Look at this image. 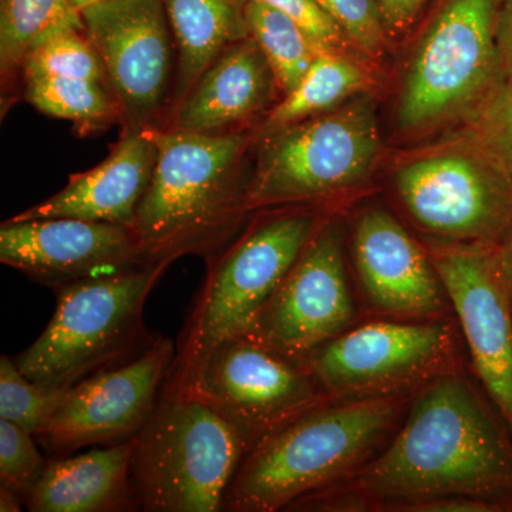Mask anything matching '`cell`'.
Segmentation results:
<instances>
[{
	"label": "cell",
	"mask_w": 512,
	"mask_h": 512,
	"mask_svg": "<svg viewBox=\"0 0 512 512\" xmlns=\"http://www.w3.org/2000/svg\"><path fill=\"white\" fill-rule=\"evenodd\" d=\"M497 42L500 50L501 69L512 72V0H505L497 20Z\"/></svg>",
	"instance_id": "e575fe53"
},
{
	"label": "cell",
	"mask_w": 512,
	"mask_h": 512,
	"mask_svg": "<svg viewBox=\"0 0 512 512\" xmlns=\"http://www.w3.org/2000/svg\"><path fill=\"white\" fill-rule=\"evenodd\" d=\"M156 140V168L133 225L141 264L170 268L183 256L211 261L252 215L245 163L256 133L157 127Z\"/></svg>",
	"instance_id": "7a4b0ae2"
},
{
	"label": "cell",
	"mask_w": 512,
	"mask_h": 512,
	"mask_svg": "<svg viewBox=\"0 0 512 512\" xmlns=\"http://www.w3.org/2000/svg\"><path fill=\"white\" fill-rule=\"evenodd\" d=\"M365 316L350 272L348 221L333 211L242 338L306 365Z\"/></svg>",
	"instance_id": "30bf717a"
},
{
	"label": "cell",
	"mask_w": 512,
	"mask_h": 512,
	"mask_svg": "<svg viewBox=\"0 0 512 512\" xmlns=\"http://www.w3.org/2000/svg\"><path fill=\"white\" fill-rule=\"evenodd\" d=\"M322 8L345 30L356 49L369 56H380L386 43V30L375 0H318Z\"/></svg>",
	"instance_id": "f546056e"
},
{
	"label": "cell",
	"mask_w": 512,
	"mask_h": 512,
	"mask_svg": "<svg viewBox=\"0 0 512 512\" xmlns=\"http://www.w3.org/2000/svg\"><path fill=\"white\" fill-rule=\"evenodd\" d=\"M64 28H84L72 0H0V70L3 83L22 72L26 55Z\"/></svg>",
	"instance_id": "cb8c5ba5"
},
{
	"label": "cell",
	"mask_w": 512,
	"mask_h": 512,
	"mask_svg": "<svg viewBox=\"0 0 512 512\" xmlns=\"http://www.w3.org/2000/svg\"><path fill=\"white\" fill-rule=\"evenodd\" d=\"M124 128L157 127L170 109L175 45L164 0H106L80 12Z\"/></svg>",
	"instance_id": "4fadbf2b"
},
{
	"label": "cell",
	"mask_w": 512,
	"mask_h": 512,
	"mask_svg": "<svg viewBox=\"0 0 512 512\" xmlns=\"http://www.w3.org/2000/svg\"><path fill=\"white\" fill-rule=\"evenodd\" d=\"M168 266L137 265L57 289L46 329L15 357L20 372L47 387L70 389L140 356L156 340L144 308Z\"/></svg>",
	"instance_id": "8992f818"
},
{
	"label": "cell",
	"mask_w": 512,
	"mask_h": 512,
	"mask_svg": "<svg viewBox=\"0 0 512 512\" xmlns=\"http://www.w3.org/2000/svg\"><path fill=\"white\" fill-rule=\"evenodd\" d=\"M247 16L249 35L261 47L285 96L298 86L322 50L278 10L249 0Z\"/></svg>",
	"instance_id": "d4e9b609"
},
{
	"label": "cell",
	"mask_w": 512,
	"mask_h": 512,
	"mask_svg": "<svg viewBox=\"0 0 512 512\" xmlns=\"http://www.w3.org/2000/svg\"><path fill=\"white\" fill-rule=\"evenodd\" d=\"M350 272L366 316L446 319L454 315L426 244L383 205L362 208L348 231Z\"/></svg>",
	"instance_id": "5bb4252c"
},
{
	"label": "cell",
	"mask_w": 512,
	"mask_h": 512,
	"mask_svg": "<svg viewBox=\"0 0 512 512\" xmlns=\"http://www.w3.org/2000/svg\"><path fill=\"white\" fill-rule=\"evenodd\" d=\"M413 396L333 399L303 414L244 457L224 511H286L356 476L393 439Z\"/></svg>",
	"instance_id": "3957f363"
},
{
	"label": "cell",
	"mask_w": 512,
	"mask_h": 512,
	"mask_svg": "<svg viewBox=\"0 0 512 512\" xmlns=\"http://www.w3.org/2000/svg\"><path fill=\"white\" fill-rule=\"evenodd\" d=\"M175 353L173 340L157 336L140 356L74 384L37 441L57 458L133 439L156 407Z\"/></svg>",
	"instance_id": "9a60e30c"
},
{
	"label": "cell",
	"mask_w": 512,
	"mask_h": 512,
	"mask_svg": "<svg viewBox=\"0 0 512 512\" xmlns=\"http://www.w3.org/2000/svg\"><path fill=\"white\" fill-rule=\"evenodd\" d=\"M67 390L33 382L20 372L15 359L0 357V419L36 436L59 410Z\"/></svg>",
	"instance_id": "83f0119b"
},
{
	"label": "cell",
	"mask_w": 512,
	"mask_h": 512,
	"mask_svg": "<svg viewBox=\"0 0 512 512\" xmlns=\"http://www.w3.org/2000/svg\"><path fill=\"white\" fill-rule=\"evenodd\" d=\"M0 262L55 292L143 265L133 228L77 218L3 222Z\"/></svg>",
	"instance_id": "e0dca14e"
},
{
	"label": "cell",
	"mask_w": 512,
	"mask_h": 512,
	"mask_svg": "<svg viewBox=\"0 0 512 512\" xmlns=\"http://www.w3.org/2000/svg\"><path fill=\"white\" fill-rule=\"evenodd\" d=\"M372 84V74L349 53L320 52L298 86L282 96L256 128V137L336 109L365 94Z\"/></svg>",
	"instance_id": "7402d4cb"
},
{
	"label": "cell",
	"mask_w": 512,
	"mask_h": 512,
	"mask_svg": "<svg viewBox=\"0 0 512 512\" xmlns=\"http://www.w3.org/2000/svg\"><path fill=\"white\" fill-rule=\"evenodd\" d=\"M256 140L247 192L251 214L289 205H329L369 181L382 147L370 96H357Z\"/></svg>",
	"instance_id": "52a82bcc"
},
{
	"label": "cell",
	"mask_w": 512,
	"mask_h": 512,
	"mask_svg": "<svg viewBox=\"0 0 512 512\" xmlns=\"http://www.w3.org/2000/svg\"><path fill=\"white\" fill-rule=\"evenodd\" d=\"M180 386H190L228 420L248 453L303 414L333 400L308 366L248 338L218 343Z\"/></svg>",
	"instance_id": "7c38bea8"
},
{
	"label": "cell",
	"mask_w": 512,
	"mask_h": 512,
	"mask_svg": "<svg viewBox=\"0 0 512 512\" xmlns=\"http://www.w3.org/2000/svg\"><path fill=\"white\" fill-rule=\"evenodd\" d=\"M25 507V498L8 487L0 485V511L20 512Z\"/></svg>",
	"instance_id": "d590c367"
},
{
	"label": "cell",
	"mask_w": 512,
	"mask_h": 512,
	"mask_svg": "<svg viewBox=\"0 0 512 512\" xmlns=\"http://www.w3.org/2000/svg\"><path fill=\"white\" fill-rule=\"evenodd\" d=\"M106 2V0H72L74 8L82 12L83 9L89 6L97 5V3Z\"/></svg>",
	"instance_id": "8d00e7d4"
},
{
	"label": "cell",
	"mask_w": 512,
	"mask_h": 512,
	"mask_svg": "<svg viewBox=\"0 0 512 512\" xmlns=\"http://www.w3.org/2000/svg\"><path fill=\"white\" fill-rule=\"evenodd\" d=\"M498 0H448L424 33L400 93L397 123L416 134L464 120L503 76Z\"/></svg>",
	"instance_id": "9c48e42d"
},
{
	"label": "cell",
	"mask_w": 512,
	"mask_h": 512,
	"mask_svg": "<svg viewBox=\"0 0 512 512\" xmlns=\"http://www.w3.org/2000/svg\"><path fill=\"white\" fill-rule=\"evenodd\" d=\"M157 127L124 128L106 160L73 174L62 191L10 218H77L133 228L157 163Z\"/></svg>",
	"instance_id": "ac0fdd59"
},
{
	"label": "cell",
	"mask_w": 512,
	"mask_h": 512,
	"mask_svg": "<svg viewBox=\"0 0 512 512\" xmlns=\"http://www.w3.org/2000/svg\"><path fill=\"white\" fill-rule=\"evenodd\" d=\"M393 188L424 239L495 247L512 234V184L463 148L443 144L400 165Z\"/></svg>",
	"instance_id": "8fae6325"
},
{
	"label": "cell",
	"mask_w": 512,
	"mask_h": 512,
	"mask_svg": "<svg viewBox=\"0 0 512 512\" xmlns=\"http://www.w3.org/2000/svg\"><path fill=\"white\" fill-rule=\"evenodd\" d=\"M423 241L460 323L471 372L512 434V305L491 247Z\"/></svg>",
	"instance_id": "2e32d148"
},
{
	"label": "cell",
	"mask_w": 512,
	"mask_h": 512,
	"mask_svg": "<svg viewBox=\"0 0 512 512\" xmlns=\"http://www.w3.org/2000/svg\"><path fill=\"white\" fill-rule=\"evenodd\" d=\"M406 512H497L493 505L470 497H441L410 505Z\"/></svg>",
	"instance_id": "d6a6232c"
},
{
	"label": "cell",
	"mask_w": 512,
	"mask_h": 512,
	"mask_svg": "<svg viewBox=\"0 0 512 512\" xmlns=\"http://www.w3.org/2000/svg\"><path fill=\"white\" fill-rule=\"evenodd\" d=\"M278 10L305 30L322 52H346L353 46L345 30L322 8L318 0H254ZM355 47V46H353Z\"/></svg>",
	"instance_id": "4dcf8cb0"
},
{
	"label": "cell",
	"mask_w": 512,
	"mask_h": 512,
	"mask_svg": "<svg viewBox=\"0 0 512 512\" xmlns=\"http://www.w3.org/2000/svg\"><path fill=\"white\" fill-rule=\"evenodd\" d=\"M22 79L60 76L107 84L106 69L84 28H64L47 36L26 55Z\"/></svg>",
	"instance_id": "4316f807"
},
{
	"label": "cell",
	"mask_w": 512,
	"mask_h": 512,
	"mask_svg": "<svg viewBox=\"0 0 512 512\" xmlns=\"http://www.w3.org/2000/svg\"><path fill=\"white\" fill-rule=\"evenodd\" d=\"M386 35H402L412 28L427 0H375Z\"/></svg>",
	"instance_id": "1f68e13d"
},
{
	"label": "cell",
	"mask_w": 512,
	"mask_h": 512,
	"mask_svg": "<svg viewBox=\"0 0 512 512\" xmlns=\"http://www.w3.org/2000/svg\"><path fill=\"white\" fill-rule=\"evenodd\" d=\"M248 448L235 427L190 386L165 380L136 436L131 480L148 512L224 511Z\"/></svg>",
	"instance_id": "5b68a950"
},
{
	"label": "cell",
	"mask_w": 512,
	"mask_h": 512,
	"mask_svg": "<svg viewBox=\"0 0 512 512\" xmlns=\"http://www.w3.org/2000/svg\"><path fill=\"white\" fill-rule=\"evenodd\" d=\"M136 437L47 461L26 497L30 512H124L141 510L133 480Z\"/></svg>",
	"instance_id": "ffe728a7"
},
{
	"label": "cell",
	"mask_w": 512,
	"mask_h": 512,
	"mask_svg": "<svg viewBox=\"0 0 512 512\" xmlns=\"http://www.w3.org/2000/svg\"><path fill=\"white\" fill-rule=\"evenodd\" d=\"M491 261L495 275L512 305V234L501 244L491 247Z\"/></svg>",
	"instance_id": "836d02e7"
},
{
	"label": "cell",
	"mask_w": 512,
	"mask_h": 512,
	"mask_svg": "<svg viewBox=\"0 0 512 512\" xmlns=\"http://www.w3.org/2000/svg\"><path fill=\"white\" fill-rule=\"evenodd\" d=\"M466 365V342L456 316H365L306 360L332 399L413 396Z\"/></svg>",
	"instance_id": "ba28073f"
},
{
	"label": "cell",
	"mask_w": 512,
	"mask_h": 512,
	"mask_svg": "<svg viewBox=\"0 0 512 512\" xmlns=\"http://www.w3.org/2000/svg\"><path fill=\"white\" fill-rule=\"evenodd\" d=\"M444 144L476 154L512 184V72L501 76Z\"/></svg>",
	"instance_id": "484cf974"
},
{
	"label": "cell",
	"mask_w": 512,
	"mask_h": 512,
	"mask_svg": "<svg viewBox=\"0 0 512 512\" xmlns=\"http://www.w3.org/2000/svg\"><path fill=\"white\" fill-rule=\"evenodd\" d=\"M23 83L29 104L47 116L70 121L83 136L123 124L119 101L109 84L60 76L32 77Z\"/></svg>",
	"instance_id": "603a6c76"
},
{
	"label": "cell",
	"mask_w": 512,
	"mask_h": 512,
	"mask_svg": "<svg viewBox=\"0 0 512 512\" xmlns=\"http://www.w3.org/2000/svg\"><path fill=\"white\" fill-rule=\"evenodd\" d=\"M330 487L349 494L357 512H406L441 497L512 512V434L468 363L414 394L382 453Z\"/></svg>",
	"instance_id": "6da1fadb"
},
{
	"label": "cell",
	"mask_w": 512,
	"mask_h": 512,
	"mask_svg": "<svg viewBox=\"0 0 512 512\" xmlns=\"http://www.w3.org/2000/svg\"><path fill=\"white\" fill-rule=\"evenodd\" d=\"M175 45L170 116L201 74L225 50L249 35V0H164Z\"/></svg>",
	"instance_id": "44dd1931"
},
{
	"label": "cell",
	"mask_w": 512,
	"mask_h": 512,
	"mask_svg": "<svg viewBox=\"0 0 512 512\" xmlns=\"http://www.w3.org/2000/svg\"><path fill=\"white\" fill-rule=\"evenodd\" d=\"M329 205L252 212L251 224L208 261L168 382L184 384L218 343L247 335L326 218Z\"/></svg>",
	"instance_id": "277c9868"
},
{
	"label": "cell",
	"mask_w": 512,
	"mask_h": 512,
	"mask_svg": "<svg viewBox=\"0 0 512 512\" xmlns=\"http://www.w3.org/2000/svg\"><path fill=\"white\" fill-rule=\"evenodd\" d=\"M47 466L35 434L0 419V485L28 497Z\"/></svg>",
	"instance_id": "f1b7e54d"
},
{
	"label": "cell",
	"mask_w": 512,
	"mask_h": 512,
	"mask_svg": "<svg viewBox=\"0 0 512 512\" xmlns=\"http://www.w3.org/2000/svg\"><path fill=\"white\" fill-rule=\"evenodd\" d=\"M279 93L268 60L249 36L208 66L165 128L197 134L249 130L252 121L274 109Z\"/></svg>",
	"instance_id": "d6986e66"
}]
</instances>
